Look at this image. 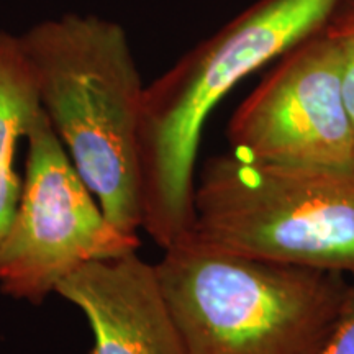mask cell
<instances>
[{
  "label": "cell",
  "instance_id": "1",
  "mask_svg": "<svg viewBox=\"0 0 354 354\" xmlns=\"http://www.w3.org/2000/svg\"><path fill=\"white\" fill-rule=\"evenodd\" d=\"M339 0H258L145 86L140 120L141 228L162 250L194 225L203 125L243 79L328 19Z\"/></svg>",
  "mask_w": 354,
  "mask_h": 354
},
{
  "label": "cell",
  "instance_id": "8",
  "mask_svg": "<svg viewBox=\"0 0 354 354\" xmlns=\"http://www.w3.org/2000/svg\"><path fill=\"white\" fill-rule=\"evenodd\" d=\"M41 112L37 79L20 37L0 30V240L21 196L17 149Z\"/></svg>",
  "mask_w": 354,
  "mask_h": 354
},
{
  "label": "cell",
  "instance_id": "6",
  "mask_svg": "<svg viewBox=\"0 0 354 354\" xmlns=\"http://www.w3.org/2000/svg\"><path fill=\"white\" fill-rule=\"evenodd\" d=\"M232 153L279 166L354 169L342 53L326 20L276 59L228 123Z\"/></svg>",
  "mask_w": 354,
  "mask_h": 354
},
{
  "label": "cell",
  "instance_id": "10",
  "mask_svg": "<svg viewBox=\"0 0 354 354\" xmlns=\"http://www.w3.org/2000/svg\"><path fill=\"white\" fill-rule=\"evenodd\" d=\"M317 354H354V279L342 317Z\"/></svg>",
  "mask_w": 354,
  "mask_h": 354
},
{
  "label": "cell",
  "instance_id": "3",
  "mask_svg": "<svg viewBox=\"0 0 354 354\" xmlns=\"http://www.w3.org/2000/svg\"><path fill=\"white\" fill-rule=\"evenodd\" d=\"M20 39L44 113L79 176L115 227L138 233L145 84L125 30L97 15L68 13Z\"/></svg>",
  "mask_w": 354,
  "mask_h": 354
},
{
  "label": "cell",
  "instance_id": "9",
  "mask_svg": "<svg viewBox=\"0 0 354 354\" xmlns=\"http://www.w3.org/2000/svg\"><path fill=\"white\" fill-rule=\"evenodd\" d=\"M342 53L343 95L354 136V0H339L326 19Z\"/></svg>",
  "mask_w": 354,
  "mask_h": 354
},
{
  "label": "cell",
  "instance_id": "5",
  "mask_svg": "<svg viewBox=\"0 0 354 354\" xmlns=\"http://www.w3.org/2000/svg\"><path fill=\"white\" fill-rule=\"evenodd\" d=\"M26 143L19 207L0 240V292L39 307L84 266L138 251L140 236L107 218L44 110Z\"/></svg>",
  "mask_w": 354,
  "mask_h": 354
},
{
  "label": "cell",
  "instance_id": "7",
  "mask_svg": "<svg viewBox=\"0 0 354 354\" xmlns=\"http://www.w3.org/2000/svg\"><path fill=\"white\" fill-rule=\"evenodd\" d=\"M56 294L86 318L91 354H185L156 268L138 251L84 266Z\"/></svg>",
  "mask_w": 354,
  "mask_h": 354
},
{
  "label": "cell",
  "instance_id": "4",
  "mask_svg": "<svg viewBox=\"0 0 354 354\" xmlns=\"http://www.w3.org/2000/svg\"><path fill=\"white\" fill-rule=\"evenodd\" d=\"M190 232L238 253L354 279V169L218 154L196 177Z\"/></svg>",
  "mask_w": 354,
  "mask_h": 354
},
{
  "label": "cell",
  "instance_id": "2",
  "mask_svg": "<svg viewBox=\"0 0 354 354\" xmlns=\"http://www.w3.org/2000/svg\"><path fill=\"white\" fill-rule=\"evenodd\" d=\"M154 264L185 354H317L346 305L342 272L248 256L194 232Z\"/></svg>",
  "mask_w": 354,
  "mask_h": 354
}]
</instances>
